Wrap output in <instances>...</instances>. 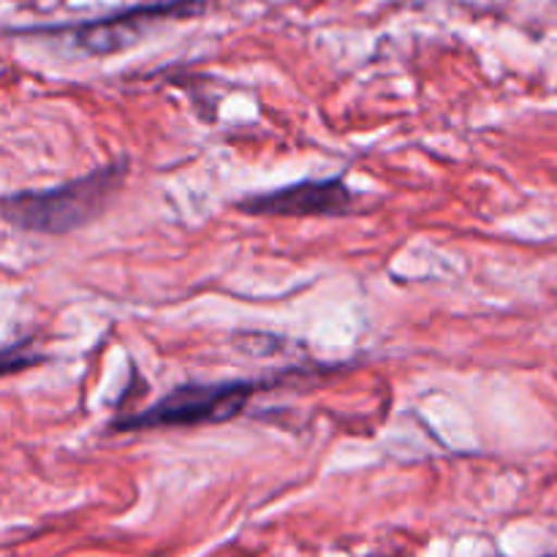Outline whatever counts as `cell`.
<instances>
[{"instance_id": "6da1fadb", "label": "cell", "mask_w": 557, "mask_h": 557, "mask_svg": "<svg viewBox=\"0 0 557 557\" xmlns=\"http://www.w3.org/2000/svg\"><path fill=\"white\" fill-rule=\"evenodd\" d=\"M123 177L125 163L117 161L54 188L16 190L3 199V218L30 234H71L101 215Z\"/></svg>"}, {"instance_id": "277c9868", "label": "cell", "mask_w": 557, "mask_h": 557, "mask_svg": "<svg viewBox=\"0 0 557 557\" xmlns=\"http://www.w3.org/2000/svg\"><path fill=\"white\" fill-rule=\"evenodd\" d=\"M357 201V194L343 177L302 180V183L283 185L267 194H250L237 205L245 215L272 218H337L346 215Z\"/></svg>"}, {"instance_id": "7a4b0ae2", "label": "cell", "mask_w": 557, "mask_h": 557, "mask_svg": "<svg viewBox=\"0 0 557 557\" xmlns=\"http://www.w3.org/2000/svg\"><path fill=\"white\" fill-rule=\"evenodd\" d=\"M270 381H218V384H183L152 403L134 417L112 422L114 433H139V430L166 428H201L223 424L245 413L256 395Z\"/></svg>"}, {"instance_id": "3957f363", "label": "cell", "mask_w": 557, "mask_h": 557, "mask_svg": "<svg viewBox=\"0 0 557 557\" xmlns=\"http://www.w3.org/2000/svg\"><path fill=\"white\" fill-rule=\"evenodd\" d=\"M199 0H158V3L134 5V9L114 11L109 16L79 22L69 27L74 44L87 54H114L134 47L141 36H147L156 22L172 16H188L199 11Z\"/></svg>"}, {"instance_id": "5b68a950", "label": "cell", "mask_w": 557, "mask_h": 557, "mask_svg": "<svg viewBox=\"0 0 557 557\" xmlns=\"http://www.w3.org/2000/svg\"><path fill=\"white\" fill-rule=\"evenodd\" d=\"M38 354H30V343H14V346H5L3 354V373L11 375L16 370H25L30 364L38 362Z\"/></svg>"}]
</instances>
